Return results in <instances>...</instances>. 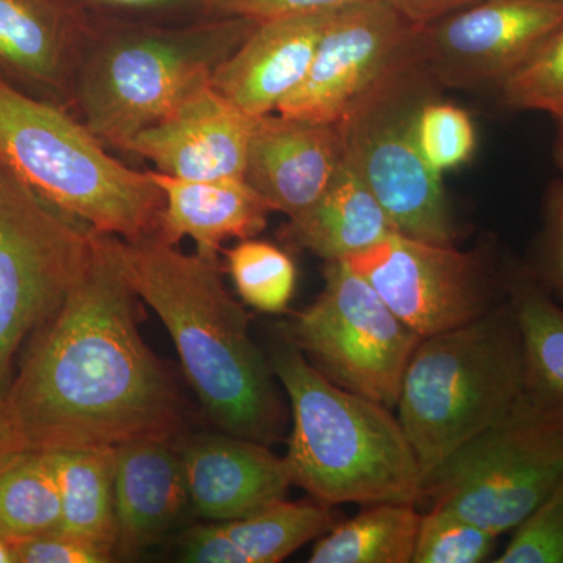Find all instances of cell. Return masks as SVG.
<instances>
[{"label": "cell", "instance_id": "obj_22", "mask_svg": "<svg viewBox=\"0 0 563 563\" xmlns=\"http://www.w3.org/2000/svg\"><path fill=\"white\" fill-rule=\"evenodd\" d=\"M62 498L57 532L117 550L114 446L46 451Z\"/></svg>", "mask_w": 563, "mask_h": 563}, {"label": "cell", "instance_id": "obj_30", "mask_svg": "<svg viewBox=\"0 0 563 563\" xmlns=\"http://www.w3.org/2000/svg\"><path fill=\"white\" fill-rule=\"evenodd\" d=\"M498 90L509 109L547 111L551 117L563 110V24Z\"/></svg>", "mask_w": 563, "mask_h": 563}, {"label": "cell", "instance_id": "obj_31", "mask_svg": "<svg viewBox=\"0 0 563 563\" xmlns=\"http://www.w3.org/2000/svg\"><path fill=\"white\" fill-rule=\"evenodd\" d=\"M492 562L563 563V477Z\"/></svg>", "mask_w": 563, "mask_h": 563}, {"label": "cell", "instance_id": "obj_4", "mask_svg": "<svg viewBox=\"0 0 563 563\" xmlns=\"http://www.w3.org/2000/svg\"><path fill=\"white\" fill-rule=\"evenodd\" d=\"M272 369L291 404V484L324 506L420 501V463L390 407L333 384L288 339Z\"/></svg>", "mask_w": 563, "mask_h": 563}, {"label": "cell", "instance_id": "obj_28", "mask_svg": "<svg viewBox=\"0 0 563 563\" xmlns=\"http://www.w3.org/2000/svg\"><path fill=\"white\" fill-rule=\"evenodd\" d=\"M498 536L453 510L433 506L422 515L413 563H481L496 550Z\"/></svg>", "mask_w": 563, "mask_h": 563}, {"label": "cell", "instance_id": "obj_9", "mask_svg": "<svg viewBox=\"0 0 563 563\" xmlns=\"http://www.w3.org/2000/svg\"><path fill=\"white\" fill-rule=\"evenodd\" d=\"M95 231L0 166V396L25 336L60 309L90 261Z\"/></svg>", "mask_w": 563, "mask_h": 563}, {"label": "cell", "instance_id": "obj_37", "mask_svg": "<svg viewBox=\"0 0 563 563\" xmlns=\"http://www.w3.org/2000/svg\"><path fill=\"white\" fill-rule=\"evenodd\" d=\"M387 2L407 21L426 25L479 0H387Z\"/></svg>", "mask_w": 563, "mask_h": 563}, {"label": "cell", "instance_id": "obj_13", "mask_svg": "<svg viewBox=\"0 0 563 563\" xmlns=\"http://www.w3.org/2000/svg\"><path fill=\"white\" fill-rule=\"evenodd\" d=\"M562 24L558 0H479L422 25V60L440 87L498 88Z\"/></svg>", "mask_w": 563, "mask_h": 563}, {"label": "cell", "instance_id": "obj_12", "mask_svg": "<svg viewBox=\"0 0 563 563\" xmlns=\"http://www.w3.org/2000/svg\"><path fill=\"white\" fill-rule=\"evenodd\" d=\"M343 262L421 339L490 312L483 263L454 244L422 242L398 232Z\"/></svg>", "mask_w": 563, "mask_h": 563}, {"label": "cell", "instance_id": "obj_38", "mask_svg": "<svg viewBox=\"0 0 563 563\" xmlns=\"http://www.w3.org/2000/svg\"><path fill=\"white\" fill-rule=\"evenodd\" d=\"M16 450H25L22 446L20 433L11 417L5 396H0V459Z\"/></svg>", "mask_w": 563, "mask_h": 563}, {"label": "cell", "instance_id": "obj_5", "mask_svg": "<svg viewBox=\"0 0 563 563\" xmlns=\"http://www.w3.org/2000/svg\"><path fill=\"white\" fill-rule=\"evenodd\" d=\"M0 166L92 231L125 242L158 235L165 198L151 173L113 157L68 107L22 91L2 76Z\"/></svg>", "mask_w": 563, "mask_h": 563}, {"label": "cell", "instance_id": "obj_3", "mask_svg": "<svg viewBox=\"0 0 563 563\" xmlns=\"http://www.w3.org/2000/svg\"><path fill=\"white\" fill-rule=\"evenodd\" d=\"M254 27L242 18L165 24L88 18L70 103L102 144L125 152L209 85Z\"/></svg>", "mask_w": 563, "mask_h": 563}, {"label": "cell", "instance_id": "obj_36", "mask_svg": "<svg viewBox=\"0 0 563 563\" xmlns=\"http://www.w3.org/2000/svg\"><path fill=\"white\" fill-rule=\"evenodd\" d=\"M563 174V154L558 152ZM544 277L563 301V176L553 192L544 242Z\"/></svg>", "mask_w": 563, "mask_h": 563}, {"label": "cell", "instance_id": "obj_23", "mask_svg": "<svg viewBox=\"0 0 563 563\" xmlns=\"http://www.w3.org/2000/svg\"><path fill=\"white\" fill-rule=\"evenodd\" d=\"M421 515L413 504L377 503L332 528L313 548L312 563H410Z\"/></svg>", "mask_w": 563, "mask_h": 563}, {"label": "cell", "instance_id": "obj_15", "mask_svg": "<svg viewBox=\"0 0 563 563\" xmlns=\"http://www.w3.org/2000/svg\"><path fill=\"white\" fill-rule=\"evenodd\" d=\"M342 165L339 124L272 113L255 118L243 179L269 210L292 220L324 195Z\"/></svg>", "mask_w": 563, "mask_h": 563}, {"label": "cell", "instance_id": "obj_20", "mask_svg": "<svg viewBox=\"0 0 563 563\" xmlns=\"http://www.w3.org/2000/svg\"><path fill=\"white\" fill-rule=\"evenodd\" d=\"M150 173L165 198L162 242L177 244L188 236L199 255L218 261L222 243L254 239L266 228L272 210L244 179L188 180Z\"/></svg>", "mask_w": 563, "mask_h": 563}, {"label": "cell", "instance_id": "obj_32", "mask_svg": "<svg viewBox=\"0 0 563 563\" xmlns=\"http://www.w3.org/2000/svg\"><path fill=\"white\" fill-rule=\"evenodd\" d=\"M81 13L90 10L96 20L118 22H181L207 14L206 0H76Z\"/></svg>", "mask_w": 563, "mask_h": 563}, {"label": "cell", "instance_id": "obj_35", "mask_svg": "<svg viewBox=\"0 0 563 563\" xmlns=\"http://www.w3.org/2000/svg\"><path fill=\"white\" fill-rule=\"evenodd\" d=\"M180 561L191 563H246L224 525H199L181 537Z\"/></svg>", "mask_w": 563, "mask_h": 563}, {"label": "cell", "instance_id": "obj_40", "mask_svg": "<svg viewBox=\"0 0 563 563\" xmlns=\"http://www.w3.org/2000/svg\"><path fill=\"white\" fill-rule=\"evenodd\" d=\"M555 121L559 124V143H558V152L563 154V110L558 111V113L553 114Z\"/></svg>", "mask_w": 563, "mask_h": 563}, {"label": "cell", "instance_id": "obj_18", "mask_svg": "<svg viewBox=\"0 0 563 563\" xmlns=\"http://www.w3.org/2000/svg\"><path fill=\"white\" fill-rule=\"evenodd\" d=\"M87 27L65 0H0V76L68 107Z\"/></svg>", "mask_w": 563, "mask_h": 563}, {"label": "cell", "instance_id": "obj_26", "mask_svg": "<svg viewBox=\"0 0 563 563\" xmlns=\"http://www.w3.org/2000/svg\"><path fill=\"white\" fill-rule=\"evenodd\" d=\"M222 525L246 563H277L331 531L333 518L324 504L290 503L284 498L242 520Z\"/></svg>", "mask_w": 563, "mask_h": 563}, {"label": "cell", "instance_id": "obj_14", "mask_svg": "<svg viewBox=\"0 0 563 563\" xmlns=\"http://www.w3.org/2000/svg\"><path fill=\"white\" fill-rule=\"evenodd\" d=\"M254 121L209 84L135 136L125 154L177 179H243Z\"/></svg>", "mask_w": 563, "mask_h": 563}, {"label": "cell", "instance_id": "obj_41", "mask_svg": "<svg viewBox=\"0 0 563 563\" xmlns=\"http://www.w3.org/2000/svg\"><path fill=\"white\" fill-rule=\"evenodd\" d=\"M558 2H563V0H558Z\"/></svg>", "mask_w": 563, "mask_h": 563}, {"label": "cell", "instance_id": "obj_24", "mask_svg": "<svg viewBox=\"0 0 563 563\" xmlns=\"http://www.w3.org/2000/svg\"><path fill=\"white\" fill-rule=\"evenodd\" d=\"M62 498L46 451L16 450L0 459V533L13 543L57 532Z\"/></svg>", "mask_w": 563, "mask_h": 563}, {"label": "cell", "instance_id": "obj_8", "mask_svg": "<svg viewBox=\"0 0 563 563\" xmlns=\"http://www.w3.org/2000/svg\"><path fill=\"white\" fill-rule=\"evenodd\" d=\"M440 85L426 63L385 85L340 122L343 161L376 196L402 235L453 244L455 229L439 174L422 158L415 120Z\"/></svg>", "mask_w": 563, "mask_h": 563}, {"label": "cell", "instance_id": "obj_1", "mask_svg": "<svg viewBox=\"0 0 563 563\" xmlns=\"http://www.w3.org/2000/svg\"><path fill=\"white\" fill-rule=\"evenodd\" d=\"M136 299L118 236L95 231L80 279L40 325L7 391L22 446H118L179 431V393L141 336Z\"/></svg>", "mask_w": 563, "mask_h": 563}, {"label": "cell", "instance_id": "obj_25", "mask_svg": "<svg viewBox=\"0 0 563 563\" xmlns=\"http://www.w3.org/2000/svg\"><path fill=\"white\" fill-rule=\"evenodd\" d=\"M510 309L523 344L528 391L563 412V307L532 280L517 279Z\"/></svg>", "mask_w": 563, "mask_h": 563}, {"label": "cell", "instance_id": "obj_10", "mask_svg": "<svg viewBox=\"0 0 563 563\" xmlns=\"http://www.w3.org/2000/svg\"><path fill=\"white\" fill-rule=\"evenodd\" d=\"M324 282L287 339L333 384L393 409L421 336L343 261L328 262Z\"/></svg>", "mask_w": 563, "mask_h": 563}, {"label": "cell", "instance_id": "obj_6", "mask_svg": "<svg viewBox=\"0 0 563 563\" xmlns=\"http://www.w3.org/2000/svg\"><path fill=\"white\" fill-rule=\"evenodd\" d=\"M526 391L523 344L510 306L422 339L407 363L396 404L422 483L509 413Z\"/></svg>", "mask_w": 563, "mask_h": 563}, {"label": "cell", "instance_id": "obj_7", "mask_svg": "<svg viewBox=\"0 0 563 563\" xmlns=\"http://www.w3.org/2000/svg\"><path fill=\"white\" fill-rule=\"evenodd\" d=\"M563 477V412L526 391L422 483L421 499L495 536L515 531Z\"/></svg>", "mask_w": 563, "mask_h": 563}, {"label": "cell", "instance_id": "obj_2", "mask_svg": "<svg viewBox=\"0 0 563 563\" xmlns=\"http://www.w3.org/2000/svg\"><path fill=\"white\" fill-rule=\"evenodd\" d=\"M122 272L172 335L207 417L222 432L258 443L279 433L272 365L250 333V314L232 298L218 261L154 239H118Z\"/></svg>", "mask_w": 563, "mask_h": 563}, {"label": "cell", "instance_id": "obj_21", "mask_svg": "<svg viewBox=\"0 0 563 563\" xmlns=\"http://www.w3.org/2000/svg\"><path fill=\"white\" fill-rule=\"evenodd\" d=\"M288 242L325 262L344 261L398 233L387 211L343 161L324 195L292 218Z\"/></svg>", "mask_w": 563, "mask_h": 563}, {"label": "cell", "instance_id": "obj_39", "mask_svg": "<svg viewBox=\"0 0 563 563\" xmlns=\"http://www.w3.org/2000/svg\"><path fill=\"white\" fill-rule=\"evenodd\" d=\"M0 563H18L16 543L0 533Z\"/></svg>", "mask_w": 563, "mask_h": 563}, {"label": "cell", "instance_id": "obj_27", "mask_svg": "<svg viewBox=\"0 0 563 563\" xmlns=\"http://www.w3.org/2000/svg\"><path fill=\"white\" fill-rule=\"evenodd\" d=\"M228 254V268L240 298L263 313L287 310L296 287V266L272 243L242 240Z\"/></svg>", "mask_w": 563, "mask_h": 563}, {"label": "cell", "instance_id": "obj_33", "mask_svg": "<svg viewBox=\"0 0 563 563\" xmlns=\"http://www.w3.org/2000/svg\"><path fill=\"white\" fill-rule=\"evenodd\" d=\"M358 2L363 0H206V7L209 16L242 18L261 24L296 14L339 10Z\"/></svg>", "mask_w": 563, "mask_h": 563}, {"label": "cell", "instance_id": "obj_34", "mask_svg": "<svg viewBox=\"0 0 563 563\" xmlns=\"http://www.w3.org/2000/svg\"><path fill=\"white\" fill-rule=\"evenodd\" d=\"M18 563H106L113 553L63 532L44 533L16 544Z\"/></svg>", "mask_w": 563, "mask_h": 563}, {"label": "cell", "instance_id": "obj_16", "mask_svg": "<svg viewBox=\"0 0 563 563\" xmlns=\"http://www.w3.org/2000/svg\"><path fill=\"white\" fill-rule=\"evenodd\" d=\"M179 454L192 512L214 523L242 520L292 485L285 459L231 433L192 437Z\"/></svg>", "mask_w": 563, "mask_h": 563}, {"label": "cell", "instance_id": "obj_17", "mask_svg": "<svg viewBox=\"0 0 563 563\" xmlns=\"http://www.w3.org/2000/svg\"><path fill=\"white\" fill-rule=\"evenodd\" d=\"M333 11L255 24L213 74L211 87L247 117L276 113L309 74Z\"/></svg>", "mask_w": 563, "mask_h": 563}, {"label": "cell", "instance_id": "obj_19", "mask_svg": "<svg viewBox=\"0 0 563 563\" xmlns=\"http://www.w3.org/2000/svg\"><path fill=\"white\" fill-rule=\"evenodd\" d=\"M190 507L179 451L172 439L114 446L117 550L135 555L162 540Z\"/></svg>", "mask_w": 563, "mask_h": 563}, {"label": "cell", "instance_id": "obj_11", "mask_svg": "<svg viewBox=\"0 0 563 563\" xmlns=\"http://www.w3.org/2000/svg\"><path fill=\"white\" fill-rule=\"evenodd\" d=\"M422 25L387 0L333 11L301 87L280 103L282 117L340 124L385 85L420 65Z\"/></svg>", "mask_w": 563, "mask_h": 563}, {"label": "cell", "instance_id": "obj_29", "mask_svg": "<svg viewBox=\"0 0 563 563\" xmlns=\"http://www.w3.org/2000/svg\"><path fill=\"white\" fill-rule=\"evenodd\" d=\"M415 139L422 158L439 176L468 162L476 150L472 117L461 107L435 98L418 111Z\"/></svg>", "mask_w": 563, "mask_h": 563}]
</instances>
